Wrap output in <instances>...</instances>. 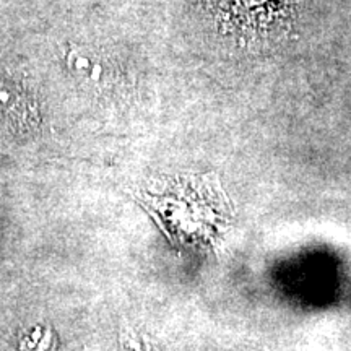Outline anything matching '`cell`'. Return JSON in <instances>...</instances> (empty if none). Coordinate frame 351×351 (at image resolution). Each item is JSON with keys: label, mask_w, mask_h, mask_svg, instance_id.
Instances as JSON below:
<instances>
[{"label": "cell", "mask_w": 351, "mask_h": 351, "mask_svg": "<svg viewBox=\"0 0 351 351\" xmlns=\"http://www.w3.org/2000/svg\"><path fill=\"white\" fill-rule=\"evenodd\" d=\"M0 116L13 125L28 127L36 117L32 99L23 83L0 72Z\"/></svg>", "instance_id": "obj_2"}, {"label": "cell", "mask_w": 351, "mask_h": 351, "mask_svg": "<svg viewBox=\"0 0 351 351\" xmlns=\"http://www.w3.org/2000/svg\"><path fill=\"white\" fill-rule=\"evenodd\" d=\"M145 204L176 238L194 243H213L226 228V199L210 182L179 181L145 197Z\"/></svg>", "instance_id": "obj_1"}]
</instances>
